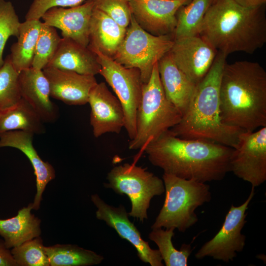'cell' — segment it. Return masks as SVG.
<instances>
[{
    "label": "cell",
    "instance_id": "e0dca14e",
    "mask_svg": "<svg viewBox=\"0 0 266 266\" xmlns=\"http://www.w3.org/2000/svg\"><path fill=\"white\" fill-rule=\"evenodd\" d=\"M42 70L49 84L51 97L69 105L87 103L90 92L98 83L95 75L52 67Z\"/></svg>",
    "mask_w": 266,
    "mask_h": 266
},
{
    "label": "cell",
    "instance_id": "d6986e66",
    "mask_svg": "<svg viewBox=\"0 0 266 266\" xmlns=\"http://www.w3.org/2000/svg\"><path fill=\"white\" fill-rule=\"evenodd\" d=\"M22 98L26 100L43 123H53L59 116L57 106L50 100L48 81L43 70L33 67L19 73Z\"/></svg>",
    "mask_w": 266,
    "mask_h": 266
},
{
    "label": "cell",
    "instance_id": "4316f807",
    "mask_svg": "<svg viewBox=\"0 0 266 266\" xmlns=\"http://www.w3.org/2000/svg\"><path fill=\"white\" fill-rule=\"evenodd\" d=\"M213 0H191L176 13L173 39L199 35L205 14Z\"/></svg>",
    "mask_w": 266,
    "mask_h": 266
},
{
    "label": "cell",
    "instance_id": "f1b7e54d",
    "mask_svg": "<svg viewBox=\"0 0 266 266\" xmlns=\"http://www.w3.org/2000/svg\"><path fill=\"white\" fill-rule=\"evenodd\" d=\"M61 38L56 28L41 22L32 67L43 70L55 55Z\"/></svg>",
    "mask_w": 266,
    "mask_h": 266
},
{
    "label": "cell",
    "instance_id": "8d00e7d4",
    "mask_svg": "<svg viewBox=\"0 0 266 266\" xmlns=\"http://www.w3.org/2000/svg\"></svg>",
    "mask_w": 266,
    "mask_h": 266
},
{
    "label": "cell",
    "instance_id": "836d02e7",
    "mask_svg": "<svg viewBox=\"0 0 266 266\" xmlns=\"http://www.w3.org/2000/svg\"><path fill=\"white\" fill-rule=\"evenodd\" d=\"M85 0H33L26 15L25 20H40L44 13L54 7H74Z\"/></svg>",
    "mask_w": 266,
    "mask_h": 266
},
{
    "label": "cell",
    "instance_id": "f546056e",
    "mask_svg": "<svg viewBox=\"0 0 266 266\" xmlns=\"http://www.w3.org/2000/svg\"><path fill=\"white\" fill-rule=\"evenodd\" d=\"M18 77L19 72L13 66L9 55L0 68V109L12 106L22 98Z\"/></svg>",
    "mask_w": 266,
    "mask_h": 266
},
{
    "label": "cell",
    "instance_id": "52a82bcc",
    "mask_svg": "<svg viewBox=\"0 0 266 266\" xmlns=\"http://www.w3.org/2000/svg\"><path fill=\"white\" fill-rule=\"evenodd\" d=\"M172 35H155L142 29L132 16L124 38L112 58L125 67L137 68L147 83L155 64L170 50Z\"/></svg>",
    "mask_w": 266,
    "mask_h": 266
},
{
    "label": "cell",
    "instance_id": "ffe728a7",
    "mask_svg": "<svg viewBox=\"0 0 266 266\" xmlns=\"http://www.w3.org/2000/svg\"><path fill=\"white\" fill-rule=\"evenodd\" d=\"M158 67L166 97L182 116L192 101L197 85L178 68L169 52L159 61Z\"/></svg>",
    "mask_w": 266,
    "mask_h": 266
},
{
    "label": "cell",
    "instance_id": "6da1fadb",
    "mask_svg": "<svg viewBox=\"0 0 266 266\" xmlns=\"http://www.w3.org/2000/svg\"><path fill=\"white\" fill-rule=\"evenodd\" d=\"M233 150L208 140L181 138L169 130L143 150L150 162L164 173L203 183L221 180L231 171Z\"/></svg>",
    "mask_w": 266,
    "mask_h": 266
},
{
    "label": "cell",
    "instance_id": "603a6c76",
    "mask_svg": "<svg viewBox=\"0 0 266 266\" xmlns=\"http://www.w3.org/2000/svg\"><path fill=\"white\" fill-rule=\"evenodd\" d=\"M33 203L19 209L15 216L0 219V235L10 249L40 236L41 220L31 212Z\"/></svg>",
    "mask_w": 266,
    "mask_h": 266
},
{
    "label": "cell",
    "instance_id": "1f68e13d",
    "mask_svg": "<svg viewBox=\"0 0 266 266\" xmlns=\"http://www.w3.org/2000/svg\"><path fill=\"white\" fill-rule=\"evenodd\" d=\"M21 22L14 7L9 1L0 0V68L4 63L3 51L11 36L17 37Z\"/></svg>",
    "mask_w": 266,
    "mask_h": 266
},
{
    "label": "cell",
    "instance_id": "ba28073f",
    "mask_svg": "<svg viewBox=\"0 0 266 266\" xmlns=\"http://www.w3.org/2000/svg\"><path fill=\"white\" fill-rule=\"evenodd\" d=\"M105 187L116 194L126 195L132 203L129 216L143 222L148 218L151 199L165 192L163 180L145 168L125 163L114 166L107 176Z\"/></svg>",
    "mask_w": 266,
    "mask_h": 266
},
{
    "label": "cell",
    "instance_id": "d590c367",
    "mask_svg": "<svg viewBox=\"0 0 266 266\" xmlns=\"http://www.w3.org/2000/svg\"><path fill=\"white\" fill-rule=\"evenodd\" d=\"M237 4L246 7H255L264 5L266 0H233Z\"/></svg>",
    "mask_w": 266,
    "mask_h": 266
},
{
    "label": "cell",
    "instance_id": "e575fe53",
    "mask_svg": "<svg viewBox=\"0 0 266 266\" xmlns=\"http://www.w3.org/2000/svg\"><path fill=\"white\" fill-rule=\"evenodd\" d=\"M0 266H17L10 249L6 248L2 239H0Z\"/></svg>",
    "mask_w": 266,
    "mask_h": 266
},
{
    "label": "cell",
    "instance_id": "3957f363",
    "mask_svg": "<svg viewBox=\"0 0 266 266\" xmlns=\"http://www.w3.org/2000/svg\"><path fill=\"white\" fill-rule=\"evenodd\" d=\"M199 35L226 56L235 52L252 54L266 42L264 5L246 7L233 0H213Z\"/></svg>",
    "mask_w": 266,
    "mask_h": 266
},
{
    "label": "cell",
    "instance_id": "7402d4cb",
    "mask_svg": "<svg viewBox=\"0 0 266 266\" xmlns=\"http://www.w3.org/2000/svg\"><path fill=\"white\" fill-rule=\"evenodd\" d=\"M126 29L94 7L90 22L88 46L94 52L113 58L124 38Z\"/></svg>",
    "mask_w": 266,
    "mask_h": 266
},
{
    "label": "cell",
    "instance_id": "4fadbf2b",
    "mask_svg": "<svg viewBox=\"0 0 266 266\" xmlns=\"http://www.w3.org/2000/svg\"><path fill=\"white\" fill-rule=\"evenodd\" d=\"M169 53L178 68L197 85L210 70L218 51L199 35L174 39Z\"/></svg>",
    "mask_w": 266,
    "mask_h": 266
},
{
    "label": "cell",
    "instance_id": "44dd1931",
    "mask_svg": "<svg viewBox=\"0 0 266 266\" xmlns=\"http://www.w3.org/2000/svg\"><path fill=\"white\" fill-rule=\"evenodd\" d=\"M46 67L95 76L100 73V69L94 51L88 46H83L67 37H62L55 55Z\"/></svg>",
    "mask_w": 266,
    "mask_h": 266
},
{
    "label": "cell",
    "instance_id": "484cf974",
    "mask_svg": "<svg viewBox=\"0 0 266 266\" xmlns=\"http://www.w3.org/2000/svg\"><path fill=\"white\" fill-rule=\"evenodd\" d=\"M50 266H89L100 264L102 256L73 244L45 246Z\"/></svg>",
    "mask_w": 266,
    "mask_h": 266
},
{
    "label": "cell",
    "instance_id": "8992f818",
    "mask_svg": "<svg viewBox=\"0 0 266 266\" xmlns=\"http://www.w3.org/2000/svg\"><path fill=\"white\" fill-rule=\"evenodd\" d=\"M163 180L165 200L151 229L173 228L184 233L198 221L196 209L210 201V187L205 183L166 173Z\"/></svg>",
    "mask_w": 266,
    "mask_h": 266
},
{
    "label": "cell",
    "instance_id": "ac0fdd59",
    "mask_svg": "<svg viewBox=\"0 0 266 266\" xmlns=\"http://www.w3.org/2000/svg\"><path fill=\"white\" fill-rule=\"evenodd\" d=\"M34 134L17 130L0 134V148L11 147L23 153L28 158L34 169L36 178V192L32 202L33 209H39L42 194L47 184L56 176L53 166L48 162L43 161L33 145Z\"/></svg>",
    "mask_w": 266,
    "mask_h": 266
},
{
    "label": "cell",
    "instance_id": "30bf717a",
    "mask_svg": "<svg viewBox=\"0 0 266 266\" xmlns=\"http://www.w3.org/2000/svg\"><path fill=\"white\" fill-rule=\"evenodd\" d=\"M254 188L252 186L249 197L242 204L231 205L220 230L195 254L197 259L209 257L228 263L233 260L237 253L243 250L246 236L241 233V231L246 223V211L254 196Z\"/></svg>",
    "mask_w": 266,
    "mask_h": 266
},
{
    "label": "cell",
    "instance_id": "8fae6325",
    "mask_svg": "<svg viewBox=\"0 0 266 266\" xmlns=\"http://www.w3.org/2000/svg\"><path fill=\"white\" fill-rule=\"evenodd\" d=\"M231 171L254 187L266 180V127L244 131L233 148Z\"/></svg>",
    "mask_w": 266,
    "mask_h": 266
},
{
    "label": "cell",
    "instance_id": "277c9868",
    "mask_svg": "<svg viewBox=\"0 0 266 266\" xmlns=\"http://www.w3.org/2000/svg\"><path fill=\"white\" fill-rule=\"evenodd\" d=\"M227 56L218 52L213 65L197 85L192 101L179 122L169 130L176 136L204 139L234 148L245 131L224 124L221 118L219 90Z\"/></svg>",
    "mask_w": 266,
    "mask_h": 266
},
{
    "label": "cell",
    "instance_id": "d4e9b609",
    "mask_svg": "<svg viewBox=\"0 0 266 266\" xmlns=\"http://www.w3.org/2000/svg\"><path fill=\"white\" fill-rule=\"evenodd\" d=\"M41 22L28 20L21 23L16 42L11 47V63L18 72L32 67Z\"/></svg>",
    "mask_w": 266,
    "mask_h": 266
},
{
    "label": "cell",
    "instance_id": "5bb4252c",
    "mask_svg": "<svg viewBox=\"0 0 266 266\" xmlns=\"http://www.w3.org/2000/svg\"><path fill=\"white\" fill-rule=\"evenodd\" d=\"M191 0H127L132 14L145 31L155 35H172L176 13Z\"/></svg>",
    "mask_w": 266,
    "mask_h": 266
},
{
    "label": "cell",
    "instance_id": "d6a6232c",
    "mask_svg": "<svg viewBox=\"0 0 266 266\" xmlns=\"http://www.w3.org/2000/svg\"><path fill=\"white\" fill-rule=\"evenodd\" d=\"M94 7L102 11L121 27L127 29L132 12L127 0H94Z\"/></svg>",
    "mask_w": 266,
    "mask_h": 266
},
{
    "label": "cell",
    "instance_id": "9a60e30c",
    "mask_svg": "<svg viewBox=\"0 0 266 266\" xmlns=\"http://www.w3.org/2000/svg\"><path fill=\"white\" fill-rule=\"evenodd\" d=\"M88 103L91 107L90 124L95 137L108 133H119L124 128L123 107L104 82L97 83L91 89Z\"/></svg>",
    "mask_w": 266,
    "mask_h": 266
},
{
    "label": "cell",
    "instance_id": "9c48e42d",
    "mask_svg": "<svg viewBox=\"0 0 266 266\" xmlns=\"http://www.w3.org/2000/svg\"><path fill=\"white\" fill-rule=\"evenodd\" d=\"M100 65V73L114 92L124 112L125 125L130 140L135 134L136 115L142 96L143 83L139 70L125 67L112 58L94 52Z\"/></svg>",
    "mask_w": 266,
    "mask_h": 266
},
{
    "label": "cell",
    "instance_id": "cb8c5ba5",
    "mask_svg": "<svg viewBox=\"0 0 266 266\" xmlns=\"http://www.w3.org/2000/svg\"><path fill=\"white\" fill-rule=\"evenodd\" d=\"M43 122L30 104L21 98L10 107L0 109V134L23 131L34 134L45 133Z\"/></svg>",
    "mask_w": 266,
    "mask_h": 266
},
{
    "label": "cell",
    "instance_id": "2e32d148",
    "mask_svg": "<svg viewBox=\"0 0 266 266\" xmlns=\"http://www.w3.org/2000/svg\"><path fill=\"white\" fill-rule=\"evenodd\" d=\"M94 0H88L78 6L66 8L54 7L42 16L43 23L59 29L62 37H67L85 46L89 43V26Z\"/></svg>",
    "mask_w": 266,
    "mask_h": 266
},
{
    "label": "cell",
    "instance_id": "4dcf8cb0",
    "mask_svg": "<svg viewBox=\"0 0 266 266\" xmlns=\"http://www.w3.org/2000/svg\"><path fill=\"white\" fill-rule=\"evenodd\" d=\"M10 251L17 266H50L40 236L12 248Z\"/></svg>",
    "mask_w": 266,
    "mask_h": 266
},
{
    "label": "cell",
    "instance_id": "7c38bea8",
    "mask_svg": "<svg viewBox=\"0 0 266 266\" xmlns=\"http://www.w3.org/2000/svg\"><path fill=\"white\" fill-rule=\"evenodd\" d=\"M91 201L97 207V219L103 221L114 229L123 239L128 241L136 249L139 259L151 266H163L162 258L158 250L152 249L147 241L129 219V214L124 206H111L103 201L98 194L91 197Z\"/></svg>",
    "mask_w": 266,
    "mask_h": 266
},
{
    "label": "cell",
    "instance_id": "5b68a950",
    "mask_svg": "<svg viewBox=\"0 0 266 266\" xmlns=\"http://www.w3.org/2000/svg\"><path fill=\"white\" fill-rule=\"evenodd\" d=\"M182 114L166 96L155 65L148 81L143 83L135 119V134L130 140V150H143L151 142L180 121Z\"/></svg>",
    "mask_w": 266,
    "mask_h": 266
},
{
    "label": "cell",
    "instance_id": "83f0119b",
    "mask_svg": "<svg viewBox=\"0 0 266 266\" xmlns=\"http://www.w3.org/2000/svg\"><path fill=\"white\" fill-rule=\"evenodd\" d=\"M149 238L158 246L162 260L166 266H187L192 249L190 244H183L180 249H176L172 243L174 235L173 228L152 229Z\"/></svg>",
    "mask_w": 266,
    "mask_h": 266
},
{
    "label": "cell",
    "instance_id": "7a4b0ae2",
    "mask_svg": "<svg viewBox=\"0 0 266 266\" xmlns=\"http://www.w3.org/2000/svg\"><path fill=\"white\" fill-rule=\"evenodd\" d=\"M220 110L222 122L245 131L266 127V71L256 62L226 63L222 73Z\"/></svg>",
    "mask_w": 266,
    "mask_h": 266
}]
</instances>
